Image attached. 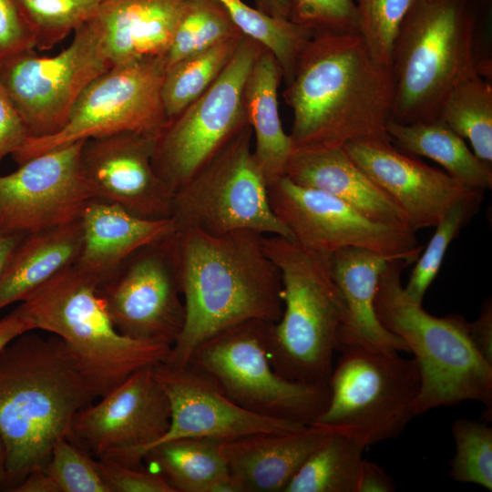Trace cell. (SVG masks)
<instances>
[{"mask_svg":"<svg viewBox=\"0 0 492 492\" xmlns=\"http://www.w3.org/2000/svg\"><path fill=\"white\" fill-rule=\"evenodd\" d=\"M339 352L328 380L327 406L311 425L364 447L400 436L415 416L420 388L415 360L360 346Z\"/></svg>","mask_w":492,"mask_h":492,"instance_id":"obj_8","label":"cell"},{"mask_svg":"<svg viewBox=\"0 0 492 492\" xmlns=\"http://www.w3.org/2000/svg\"><path fill=\"white\" fill-rule=\"evenodd\" d=\"M153 372L170 409L169 429L156 445L184 437L227 441L258 432H292L308 426L247 411L190 363L171 366L163 362L154 365Z\"/></svg>","mask_w":492,"mask_h":492,"instance_id":"obj_19","label":"cell"},{"mask_svg":"<svg viewBox=\"0 0 492 492\" xmlns=\"http://www.w3.org/2000/svg\"><path fill=\"white\" fill-rule=\"evenodd\" d=\"M263 48L243 36L219 77L156 138L152 165L173 194L248 124L243 87Z\"/></svg>","mask_w":492,"mask_h":492,"instance_id":"obj_12","label":"cell"},{"mask_svg":"<svg viewBox=\"0 0 492 492\" xmlns=\"http://www.w3.org/2000/svg\"><path fill=\"white\" fill-rule=\"evenodd\" d=\"M283 80L281 65L265 47L257 56L243 87V106L255 137V159L268 184L284 175L292 151L283 130L278 104V88Z\"/></svg>","mask_w":492,"mask_h":492,"instance_id":"obj_26","label":"cell"},{"mask_svg":"<svg viewBox=\"0 0 492 492\" xmlns=\"http://www.w3.org/2000/svg\"><path fill=\"white\" fill-rule=\"evenodd\" d=\"M475 30L470 0H415L395 44L391 120L408 124L438 119L454 87L476 73L482 75Z\"/></svg>","mask_w":492,"mask_h":492,"instance_id":"obj_7","label":"cell"},{"mask_svg":"<svg viewBox=\"0 0 492 492\" xmlns=\"http://www.w3.org/2000/svg\"><path fill=\"white\" fill-rule=\"evenodd\" d=\"M239 30L271 51L282 67L287 84L292 77L298 55L314 34L288 19H278L253 8L242 0H216Z\"/></svg>","mask_w":492,"mask_h":492,"instance_id":"obj_33","label":"cell"},{"mask_svg":"<svg viewBox=\"0 0 492 492\" xmlns=\"http://www.w3.org/2000/svg\"><path fill=\"white\" fill-rule=\"evenodd\" d=\"M155 140L134 132L84 140L79 166L93 198L144 219L171 218L174 194L152 165Z\"/></svg>","mask_w":492,"mask_h":492,"instance_id":"obj_18","label":"cell"},{"mask_svg":"<svg viewBox=\"0 0 492 492\" xmlns=\"http://www.w3.org/2000/svg\"><path fill=\"white\" fill-rule=\"evenodd\" d=\"M110 67L100 37L86 22L57 55L39 56L33 50L0 61V81L29 138H45L64 128L83 90Z\"/></svg>","mask_w":492,"mask_h":492,"instance_id":"obj_13","label":"cell"},{"mask_svg":"<svg viewBox=\"0 0 492 492\" xmlns=\"http://www.w3.org/2000/svg\"><path fill=\"white\" fill-rule=\"evenodd\" d=\"M388 261L360 248H344L330 254L332 276L344 308L337 351L360 346L408 352L405 342L382 324L375 312L376 286Z\"/></svg>","mask_w":492,"mask_h":492,"instance_id":"obj_25","label":"cell"},{"mask_svg":"<svg viewBox=\"0 0 492 492\" xmlns=\"http://www.w3.org/2000/svg\"><path fill=\"white\" fill-rule=\"evenodd\" d=\"M364 448L350 437L329 434L283 492H357Z\"/></svg>","mask_w":492,"mask_h":492,"instance_id":"obj_30","label":"cell"},{"mask_svg":"<svg viewBox=\"0 0 492 492\" xmlns=\"http://www.w3.org/2000/svg\"><path fill=\"white\" fill-rule=\"evenodd\" d=\"M31 330L58 336L81 374L101 397L131 374L167 360L171 345L121 334L97 281L74 264L32 292L16 307Z\"/></svg>","mask_w":492,"mask_h":492,"instance_id":"obj_4","label":"cell"},{"mask_svg":"<svg viewBox=\"0 0 492 492\" xmlns=\"http://www.w3.org/2000/svg\"><path fill=\"white\" fill-rule=\"evenodd\" d=\"M270 323L252 319L227 327L200 343L188 363L247 411L311 425L327 406L328 384L292 382L273 369L267 344Z\"/></svg>","mask_w":492,"mask_h":492,"instance_id":"obj_9","label":"cell"},{"mask_svg":"<svg viewBox=\"0 0 492 492\" xmlns=\"http://www.w3.org/2000/svg\"><path fill=\"white\" fill-rule=\"evenodd\" d=\"M177 236L185 323L164 363L185 365L200 343L236 323L281 319V276L265 252L263 234L187 228Z\"/></svg>","mask_w":492,"mask_h":492,"instance_id":"obj_2","label":"cell"},{"mask_svg":"<svg viewBox=\"0 0 492 492\" xmlns=\"http://www.w3.org/2000/svg\"><path fill=\"white\" fill-rule=\"evenodd\" d=\"M79 220L82 246L74 265L98 284L135 251L177 231L171 218L144 219L96 198L87 200Z\"/></svg>","mask_w":492,"mask_h":492,"instance_id":"obj_24","label":"cell"},{"mask_svg":"<svg viewBox=\"0 0 492 492\" xmlns=\"http://www.w3.org/2000/svg\"><path fill=\"white\" fill-rule=\"evenodd\" d=\"M189 0H105L87 22L112 67L165 56Z\"/></svg>","mask_w":492,"mask_h":492,"instance_id":"obj_21","label":"cell"},{"mask_svg":"<svg viewBox=\"0 0 492 492\" xmlns=\"http://www.w3.org/2000/svg\"><path fill=\"white\" fill-rule=\"evenodd\" d=\"M81 246L79 218L26 234L0 276V311L23 302L56 273L75 264Z\"/></svg>","mask_w":492,"mask_h":492,"instance_id":"obj_27","label":"cell"},{"mask_svg":"<svg viewBox=\"0 0 492 492\" xmlns=\"http://www.w3.org/2000/svg\"><path fill=\"white\" fill-rule=\"evenodd\" d=\"M482 190H475L455 202L437 222L436 231L422 251L407 283L405 295L422 304L425 294L436 277L450 243L477 214L483 198Z\"/></svg>","mask_w":492,"mask_h":492,"instance_id":"obj_35","label":"cell"},{"mask_svg":"<svg viewBox=\"0 0 492 492\" xmlns=\"http://www.w3.org/2000/svg\"><path fill=\"white\" fill-rule=\"evenodd\" d=\"M35 48V39L14 0H0V61Z\"/></svg>","mask_w":492,"mask_h":492,"instance_id":"obj_42","label":"cell"},{"mask_svg":"<svg viewBox=\"0 0 492 492\" xmlns=\"http://www.w3.org/2000/svg\"><path fill=\"white\" fill-rule=\"evenodd\" d=\"M99 399L76 414L70 440L97 459L142 467L144 455L170 422L169 404L153 366L137 370Z\"/></svg>","mask_w":492,"mask_h":492,"instance_id":"obj_16","label":"cell"},{"mask_svg":"<svg viewBox=\"0 0 492 492\" xmlns=\"http://www.w3.org/2000/svg\"><path fill=\"white\" fill-rule=\"evenodd\" d=\"M243 35L216 0H189L165 56L167 68L219 42Z\"/></svg>","mask_w":492,"mask_h":492,"instance_id":"obj_34","label":"cell"},{"mask_svg":"<svg viewBox=\"0 0 492 492\" xmlns=\"http://www.w3.org/2000/svg\"><path fill=\"white\" fill-rule=\"evenodd\" d=\"M343 148L354 162L402 210L416 232L435 228L446 211L475 190L392 146L356 139Z\"/></svg>","mask_w":492,"mask_h":492,"instance_id":"obj_20","label":"cell"},{"mask_svg":"<svg viewBox=\"0 0 492 492\" xmlns=\"http://www.w3.org/2000/svg\"><path fill=\"white\" fill-rule=\"evenodd\" d=\"M44 470L56 492H109L96 459L69 438L56 442Z\"/></svg>","mask_w":492,"mask_h":492,"instance_id":"obj_39","label":"cell"},{"mask_svg":"<svg viewBox=\"0 0 492 492\" xmlns=\"http://www.w3.org/2000/svg\"><path fill=\"white\" fill-rule=\"evenodd\" d=\"M243 36L224 39L167 68L161 97L169 120L177 117L212 85L232 58Z\"/></svg>","mask_w":492,"mask_h":492,"instance_id":"obj_32","label":"cell"},{"mask_svg":"<svg viewBox=\"0 0 492 492\" xmlns=\"http://www.w3.org/2000/svg\"><path fill=\"white\" fill-rule=\"evenodd\" d=\"M470 339L480 355L492 365V303L487 300L479 317L468 323Z\"/></svg>","mask_w":492,"mask_h":492,"instance_id":"obj_44","label":"cell"},{"mask_svg":"<svg viewBox=\"0 0 492 492\" xmlns=\"http://www.w3.org/2000/svg\"><path fill=\"white\" fill-rule=\"evenodd\" d=\"M223 441L184 437L150 447L143 456L174 492H235L221 450Z\"/></svg>","mask_w":492,"mask_h":492,"instance_id":"obj_28","label":"cell"},{"mask_svg":"<svg viewBox=\"0 0 492 492\" xmlns=\"http://www.w3.org/2000/svg\"><path fill=\"white\" fill-rule=\"evenodd\" d=\"M265 252L279 270L283 310L268 329V355L282 377L328 384L344 308L330 254L279 235H263Z\"/></svg>","mask_w":492,"mask_h":492,"instance_id":"obj_5","label":"cell"},{"mask_svg":"<svg viewBox=\"0 0 492 492\" xmlns=\"http://www.w3.org/2000/svg\"><path fill=\"white\" fill-rule=\"evenodd\" d=\"M84 140L54 149L0 175V229L30 234L80 216L93 198L80 171Z\"/></svg>","mask_w":492,"mask_h":492,"instance_id":"obj_17","label":"cell"},{"mask_svg":"<svg viewBox=\"0 0 492 492\" xmlns=\"http://www.w3.org/2000/svg\"><path fill=\"white\" fill-rule=\"evenodd\" d=\"M98 398L65 343L25 332L0 349V438L10 491L44 468L61 438L71 437L76 414Z\"/></svg>","mask_w":492,"mask_h":492,"instance_id":"obj_3","label":"cell"},{"mask_svg":"<svg viewBox=\"0 0 492 492\" xmlns=\"http://www.w3.org/2000/svg\"><path fill=\"white\" fill-rule=\"evenodd\" d=\"M329 434L308 425L292 432H258L223 441L235 492H283Z\"/></svg>","mask_w":492,"mask_h":492,"instance_id":"obj_22","label":"cell"},{"mask_svg":"<svg viewBox=\"0 0 492 492\" xmlns=\"http://www.w3.org/2000/svg\"><path fill=\"white\" fill-rule=\"evenodd\" d=\"M6 450L0 438V487H5L7 482V462Z\"/></svg>","mask_w":492,"mask_h":492,"instance_id":"obj_50","label":"cell"},{"mask_svg":"<svg viewBox=\"0 0 492 492\" xmlns=\"http://www.w3.org/2000/svg\"><path fill=\"white\" fill-rule=\"evenodd\" d=\"M386 132L402 152L436 161L451 177L471 188L491 189V165L479 159L465 139L441 119L408 124L390 119Z\"/></svg>","mask_w":492,"mask_h":492,"instance_id":"obj_29","label":"cell"},{"mask_svg":"<svg viewBox=\"0 0 492 492\" xmlns=\"http://www.w3.org/2000/svg\"><path fill=\"white\" fill-rule=\"evenodd\" d=\"M415 0H355L359 34L372 56L391 67L401 26Z\"/></svg>","mask_w":492,"mask_h":492,"instance_id":"obj_38","label":"cell"},{"mask_svg":"<svg viewBox=\"0 0 492 492\" xmlns=\"http://www.w3.org/2000/svg\"><path fill=\"white\" fill-rule=\"evenodd\" d=\"M11 492H56L44 468L30 472L21 482L15 485Z\"/></svg>","mask_w":492,"mask_h":492,"instance_id":"obj_47","label":"cell"},{"mask_svg":"<svg viewBox=\"0 0 492 492\" xmlns=\"http://www.w3.org/2000/svg\"><path fill=\"white\" fill-rule=\"evenodd\" d=\"M25 236L19 233H9L0 229V276Z\"/></svg>","mask_w":492,"mask_h":492,"instance_id":"obj_48","label":"cell"},{"mask_svg":"<svg viewBox=\"0 0 492 492\" xmlns=\"http://www.w3.org/2000/svg\"><path fill=\"white\" fill-rule=\"evenodd\" d=\"M403 261L389 260L374 296L378 319L415 354L420 388L415 415L433 408L477 401L491 412L492 365L477 352L468 323L458 314L436 317L411 301L401 282Z\"/></svg>","mask_w":492,"mask_h":492,"instance_id":"obj_6","label":"cell"},{"mask_svg":"<svg viewBox=\"0 0 492 492\" xmlns=\"http://www.w3.org/2000/svg\"><path fill=\"white\" fill-rule=\"evenodd\" d=\"M28 138L26 123L0 81V159L12 155Z\"/></svg>","mask_w":492,"mask_h":492,"instance_id":"obj_43","label":"cell"},{"mask_svg":"<svg viewBox=\"0 0 492 492\" xmlns=\"http://www.w3.org/2000/svg\"><path fill=\"white\" fill-rule=\"evenodd\" d=\"M283 176L325 192L374 221L411 231L402 210L354 162L343 146L292 150Z\"/></svg>","mask_w":492,"mask_h":492,"instance_id":"obj_23","label":"cell"},{"mask_svg":"<svg viewBox=\"0 0 492 492\" xmlns=\"http://www.w3.org/2000/svg\"><path fill=\"white\" fill-rule=\"evenodd\" d=\"M395 82L359 33H315L303 45L283 92L292 111V150L391 141Z\"/></svg>","mask_w":492,"mask_h":492,"instance_id":"obj_1","label":"cell"},{"mask_svg":"<svg viewBox=\"0 0 492 492\" xmlns=\"http://www.w3.org/2000/svg\"><path fill=\"white\" fill-rule=\"evenodd\" d=\"M439 119L464 139L482 161L492 163V87L479 73L460 81L446 97Z\"/></svg>","mask_w":492,"mask_h":492,"instance_id":"obj_31","label":"cell"},{"mask_svg":"<svg viewBox=\"0 0 492 492\" xmlns=\"http://www.w3.org/2000/svg\"><path fill=\"white\" fill-rule=\"evenodd\" d=\"M258 10L272 17L288 19L290 15L289 0H254Z\"/></svg>","mask_w":492,"mask_h":492,"instance_id":"obj_49","label":"cell"},{"mask_svg":"<svg viewBox=\"0 0 492 492\" xmlns=\"http://www.w3.org/2000/svg\"><path fill=\"white\" fill-rule=\"evenodd\" d=\"M395 489L394 480L384 469L364 459L357 492H392Z\"/></svg>","mask_w":492,"mask_h":492,"instance_id":"obj_45","label":"cell"},{"mask_svg":"<svg viewBox=\"0 0 492 492\" xmlns=\"http://www.w3.org/2000/svg\"><path fill=\"white\" fill-rule=\"evenodd\" d=\"M105 0H14L36 43L53 48L92 18Z\"/></svg>","mask_w":492,"mask_h":492,"instance_id":"obj_36","label":"cell"},{"mask_svg":"<svg viewBox=\"0 0 492 492\" xmlns=\"http://www.w3.org/2000/svg\"><path fill=\"white\" fill-rule=\"evenodd\" d=\"M452 434L456 453L450 462L451 477L492 490V427L460 418L454 422Z\"/></svg>","mask_w":492,"mask_h":492,"instance_id":"obj_37","label":"cell"},{"mask_svg":"<svg viewBox=\"0 0 492 492\" xmlns=\"http://www.w3.org/2000/svg\"><path fill=\"white\" fill-rule=\"evenodd\" d=\"M166 71L165 56L113 66L83 90L61 130L28 138L14 159L19 165L54 149L121 132L157 138L169 122L161 97Z\"/></svg>","mask_w":492,"mask_h":492,"instance_id":"obj_11","label":"cell"},{"mask_svg":"<svg viewBox=\"0 0 492 492\" xmlns=\"http://www.w3.org/2000/svg\"><path fill=\"white\" fill-rule=\"evenodd\" d=\"M267 191L273 213L292 241L308 249L332 254L360 248L405 265L415 262L423 251L415 232L374 221L345 202L286 176L268 184Z\"/></svg>","mask_w":492,"mask_h":492,"instance_id":"obj_15","label":"cell"},{"mask_svg":"<svg viewBox=\"0 0 492 492\" xmlns=\"http://www.w3.org/2000/svg\"><path fill=\"white\" fill-rule=\"evenodd\" d=\"M247 124L174 193L171 219L177 230L216 235L250 230L292 240L271 208Z\"/></svg>","mask_w":492,"mask_h":492,"instance_id":"obj_10","label":"cell"},{"mask_svg":"<svg viewBox=\"0 0 492 492\" xmlns=\"http://www.w3.org/2000/svg\"><path fill=\"white\" fill-rule=\"evenodd\" d=\"M97 472L109 492H174L159 472L96 459Z\"/></svg>","mask_w":492,"mask_h":492,"instance_id":"obj_41","label":"cell"},{"mask_svg":"<svg viewBox=\"0 0 492 492\" xmlns=\"http://www.w3.org/2000/svg\"><path fill=\"white\" fill-rule=\"evenodd\" d=\"M289 20L315 33H359L355 0H289Z\"/></svg>","mask_w":492,"mask_h":492,"instance_id":"obj_40","label":"cell"},{"mask_svg":"<svg viewBox=\"0 0 492 492\" xmlns=\"http://www.w3.org/2000/svg\"><path fill=\"white\" fill-rule=\"evenodd\" d=\"M98 291L121 334L172 346L185 323L177 231L135 251Z\"/></svg>","mask_w":492,"mask_h":492,"instance_id":"obj_14","label":"cell"},{"mask_svg":"<svg viewBox=\"0 0 492 492\" xmlns=\"http://www.w3.org/2000/svg\"><path fill=\"white\" fill-rule=\"evenodd\" d=\"M32 331L28 323L15 308L0 320V349L19 334Z\"/></svg>","mask_w":492,"mask_h":492,"instance_id":"obj_46","label":"cell"}]
</instances>
